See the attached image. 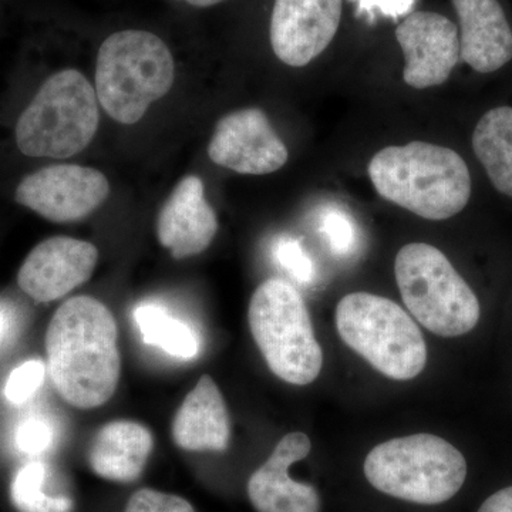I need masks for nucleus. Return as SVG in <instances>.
Returning <instances> with one entry per match:
<instances>
[{
	"mask_svg": "<svg viewBox=\"0 0 512 512\" xmlns=\"http://www.w3.org/2000/svg\"><path fill=\"white\" fill-rule=\"evenodd\" d=\"M50 471L45 463L32 461L20 468L10 484V498L19 512H72L73 501L47 491Z\"/></svg>",
	"mask_w": 512,
	"mask_h": 512,
	"instance_id": "21",
	"label": "nucleus"
},
{
	"mask_svg": "<svg viewBox=\"0 0 512 512\" xmlns=\"http://www.w3.org/2000/svg\"><path fill=\"white\" fill-rule=\"evenodd\" d=\"M55 427L45 417H30L16 430V447L29 456L45 453L55 441Z\"/></svg>",
	"mask_w": 512,
	"mask_h": 512,
	"instance_id": "25",
	"label": "nucleus"
},
{
	"mask_svg": "<svg viewBox=\"0 0 512 512\" xmlns=\"http://www.w3.org/2000/svg\"><path fill=\"white\" fill-rule=\"evenodd\" d=\"M150 430L136 421H111L101 427L89 450V464L97 476L131 483L143 473L153 451Z\"/></svg>",
	"mask_w": 512,
	"mask_h": 512,
	"instance_id": "18",
	"label": "nucleus"
},
{
	"mask_svg": "<svg viewBox=\"0 0 512 512\" xmlns=\"http://www.w3.org/2000/svg\"><path fill=\"white\" fill-rule=\"evenodd\" d=\"M124 512H195L183 497L141 488L131 495Z\"/></svg>",
	"mask_w": 512,
	"mask_h": 512,
	"instance_id": "26",
	"label": "nucleus"
},
{
	"mask_svg": "<svg viewBox=\"0 0 512 512\" xmlns=\"http://www.w3.org/2000/svg\"><path fill=\"white\" fill-rule=\"evenodd\" d=\"M174 59L154 33L121 30L100 46L96 66V94L114 120L136 124L148 107L170 92Z\"/></svg>",
	"mask_w": 512,
	"mask_h": 512,
	"instance_id": "3",
	"label": "nucleus"
},
{
	"mask_svg": "<svg viewBox=\"0 0 512 512\" xmlns=\"http://www.w3.org/2000/svg\"><path fill=\"white\" fill-rule=\"evenodd\" d=\"M99 120L92 84L77 70H62L46 80L23 111L16 143L29 157H73L92 143Z\"/></svg>",
	"mask_w": 512,
	"mask_h": 512,
	"instance_id": "7",
	"label": "nucleus"
},
{
	"mask_svg": "<svg viewBox=\"0 0 512 512\" xmlns=\"http://www.w3.org/2000/svg\"><path fill=\"white\" fill-rule=\"evenodd\" d=\"M46 365L42 360H28L9 375L5 396L10 403L22 406L35 396L45 382Z\"/></svg>",
	"mask_w": 512,
	"mask_h": 512,
	"instance_id": "22",
	"label": "nucleus"
},
{
	"mask_svg": "<svg viewBox=\"0 0 512 512\" xmlns=\"http://www.w3.org/2000/svg\"><path fill=\"white\" fill-rule=\"evenodd\" d=\"M478 512H512V485L490 495Z\"/></svg>",
	"mask_w": 512,
	"mask_h": 512,
	"instance_id": "29",
	"label": "nucleus"
},
{
	"mask_svg": "<svg viewBox=\"0 0 512 512\" xmlns=\"http://www.w3.org/2000/svg\"><path fill=\"white\" fill-rule=\"evenodd\" d=\"M19 332V318L15 308L9 303L0 302V350L9 348Z\"/></svg>",
	"mask_w": 512,
	"mask_h": 512,
	"instance_id": "27",
	"label": "nucleus"
},
{
	"mask_svg": "<svg viewBox=\"0 0 512 512\" xmlns=\"http://www.w3.org/2000/svg\"><path fill=\"white\" fill-rule=\"evenodd\" d=\"M396 39L406 66L403 79L413 89L446 83L460 59L456 25L434 12H414L397 26Z\"/></svg>",
	"mask_w": 512,
	"mask_h": 512,
	"instance_id": "11",
	"label": "nucleus"
},
{
	"mask_svg": "<svg viewBox=\"0 0 512 512\" xmlns=\"http://www.w3.org/2000/svg\"><path fill=\"white\" fill-rule=\"evenodd\" d=\"M473 148L494 187L512 198V107H497L481 117Z\"/></svg>",
	"mask_w": 512,
	"mask_h": 512,
	"instance_id": "19",
	"label": "nucleus"
},
{
	"mask_svg": "<svg viewBox=\"0 0 512 512\" xmlns=\"http://www.w3.org/2000/svg\"><path fill=\"white\" fill-rule=\"evenodd\" d=\"M231 429L227 404L210 376H201L173 421V439L187 451H225Z\"/></svg>",
	"mask_w": 512,
	"mask_h": 512,
	"instance_id": "17",
	"label": "nucleus"
},
{
	"mask_svg": "<svg viewBox=\"0 0 512 512\" xmlns=\"http://www.w3.org/2000/svg\"><path fill=\"white\" fill-rule=\"evenodd\" d=\"M320 231L328 239L329 247L335 254L348 255L355 248V224L345 212L326 211L320 218Z\"/></svg>",
	"mask_w": 512,
	"mask_h": 512,
	"instance_id": "24",
	"label": "nucleus"
},
{
	"mask_svg": "<svg viewBox=\"0 0 512 512\" xmlns=\"http://www.w3.org/2000/svg\"><path fill=\"white\" fill-rule=\"evenodd\" d=\"M249 328L269 369L286 383L318 379L323 353L301 293L284 279H268L249 302Z\"/></svg>",
	"mask_w": 512,
	"mask_h": 512,
	"instance_id": "6",
	"label": "nucleus"
},
{
	"mask_svg": "<svg viewBox=\"0 0 512 512\" xmlns=\"http://www.w3.org/2000/svg\"><path fill=\"white\" fill-rule=\"evenodd\" d=\"M201 178L188 175L161 208L157 235L175 259L190 258L210 247L218 231L217 214L205 200Z\"/></svg>",
	"mask_w": 512,
	"mask_h": 512,
	"instance_id": "15",
	"label": "nucleus"
},
{
	"mask_svg": "<svg viewBox=\"0 0 512 512\" xmlns=\"http://www.w3.org/2000/svg\"><path fill=\"white\" fill-rule=\"evenodd\" d=\"M311 439L302 431L286 434L274 453L252 474L248 497L256 512H320V495L311 484L298 483L289 468L311 453Z\"/></svg>",
	"mask_w": 512,
	"mask_h": 512,
	"instance_id": "14",
	"label": "nucleus"
},
{
	"mask_svg": "<svg viewBox=\"0 0 512 512\" xmlns=\"http://www.w3.org/2000/svg\"><path fill=\"white\" fill-rule=\"evenodd\" d=\"M104 174L76 164L52 165L23 178L16 201L53 222L83 220L109 197Z\"/></svg>",
	"mask_w": 512,
	"mask_h": 512,
	"instance_id": "9",
	"label": "nucleus"
},
{
	"mask_svg": "<svg viewBox=\"0 0 512 512\" xmlns=\"http://www.w3.org/2000/svg\"><path fill=\"white\" fill-rule=\"evenodd\" d=\"M99 261L93 244L70 237L40 242L23 262L18 284L37 302H52L92 278Z\"/></svg>",
	"mask_w": 512,
	"mask_h": 512,
	"instance_id": "13",
	"label": "nucleus"
},
{
	"mask_svg": "<svg viewBox=\"0 0 512 512\" xmlns=\"http://www.w3.org/2000/svg\"><path fill=\"white\" fill-rule=\"evenodd\" d=\"M184 2L197 6V8H210V6L218 5V3L224 2V0H184Z\"/></svg>",
	"mask_w": 512,
	"mask_h": 512,
	"instance_id": "30",
	"label": "nucleus"
},
{
	"mask_svg": "<svg viewBox=\"0 0 512 512\" xmlns=\"http://www.w3.org/2000/svg\"><path fill=\"white\" fill-rule=\"evenodd\" d=\"M404 305L421 325L441 338H458L476 328L480 302L447 256L429 244L406 245L394 264Z\"/></svg>",
	"mask_w": 512,
	"mask_h": 512,
	"instance_id": "8",
	"label": "nucleus"
},
{
	"mask_svg": "<svg viewBox=\"0 0 512 512\" xmlns=\"http://www.w3.org/2000/svg\"><path fill=\"white\" fill-rule=\"evenodd\" d=\"M460 20V57L478 73L512 59V29L498 0H453Z\"/></svg>",
	"mask_w": 512,
	"mask_h": 512,
	"instance_id": "16",
	"label": "nucleus"
},
{
	"mask_svg": "<svg viewBox=\"0 0 512 512\" xmlns=\"http://www.w3.org/2000/svg\"><path fill=\"white\" fill-rule=\"evenodd\" d=\"M134 320L144 343L164 350L167 355L190 360L200 352L197 333L184 320L174 318L158 303H141L134 311Z\"/></svg>",
	"mask_w": 512,
	"mask_h": 512,
	"instance_id": "20",
	"label": "nucleus"
},
{
	"mask_svg": "<svg viewBox=\"0 0 512 512\" xmlns=\"http://www.w3.org/2000/svg\"><path fill=\"white\" fill-rule=\"evenodd\" d=\"M339 336L377 372L393 380H412L427 363L419 326L402 306L367 292L349 293L336 308Z\"/></svg>",
	"mask_w": 512,
	"mask_h": 512,
	"instance_id": "5",
	"label": "nucleus"
},
{
	"mask_svg": "<svg viewBox=\"0 0 512 512\" xmlns=\"http://www.w3.org/2000/svg\"><path fill=\"white\" fill-rule=\"evenodd\" d=\"M367 171L380 197L426 220H448L470 201L466 161L448 147L423 141L386 147Z\"/></svg>",
	"mask_w": 512,
	"mask_h": 512,
	"instance_id": "2",
	"label": "nucleus"
},
{
	"mask_svg": "<svg viewBox=\"0 0 512 512\" xmlns=\"http://www.w3.org/2000/svg\"><path fill=\"white\" fill-rule=\"evenodd\" d=\"M208 156L235 173L264 175L281 170L289 154L264 111L244 109L218 121Z\"/></svg>",
	"mask_w": 512,
	"mask_h": 512,
	"instance_id": "10",
	"label": "nucleus"
},
{
	"mask_svg": "<svg viewBox=\"0 0 512 512\" xmlns=\"http://www.w3.org/2000/svg\"><path fill=\"white\" fill-rule=\"evenodd\" d=\"M274 255L276 262L295 281L302 285L311 284L315 276V266L302 248L301 242L293 238H281L275 244Z\"/></svg>",
	"mask_w": 512,
	"mask_h": 512,
	"instance_id": "23",
	"label": "nucleus"
},
{
	"mask_svg": "<svg viewBox=\"0 0 512 512\" xmlns=\"http://www.w3.org/2000/svg\"><path fill=\"white\" fill-rule=\"evenodd\" d=\"M342 0H275L271 45L276 57L292 67L311 63L338 32Z\"/></svg>",
	"mask_w": 512,
	"mask_h": 512,
	"instance_id": "12",
	"label": "nucleus"
},
{
	"mask_svg": "<svg viewBox=\"0 0 512 512\" xmlns=\"http://www.w3.org/2000/svg\"><path fill=\"white\" fill-rule=\"evenodd\" d=\"M117 325L106 305L76 296L57 309L46 332L47 366L57 393L79 409L109 402L121 375Z\"/></svg>",
	"mask_w": 512,
	"mask_h": 512,
	"instance_id": "1",
	"label": "nucleus"
},
{
	"mask_svg": "<svg viewBox=\"0 0 512 512\" xmlns=\"http://www.w3.org/2000/svg\"><path fill=\"white\" fill-rule=\"evenodd\" d=\"M357 2L360 10L370 12V10L379 9L383 15L397 18L412 9L414 0H357Z\"/></svg>",
	"mask_w": 512,
	"mask_h": 512,
	"instance_id": "28",
	"label": "nucleus"
},
{
	"mask_svg": "<svg viewBox=\"0 0 512 512\" xmlns=\"http://www.w3.org/2000/svg\"><path fill=\"white\" fill-rule=\"evenodd\" d=\"M367 481L397 500L437 505L463 488L467 461L453 444L434 434H413L384 441L367 454Z\"/></svg>",
	"mask_w": 512,
	"mask_h": 512,
	"instance_id": "4",
	"label": "nucleus"
}]
</instances>
